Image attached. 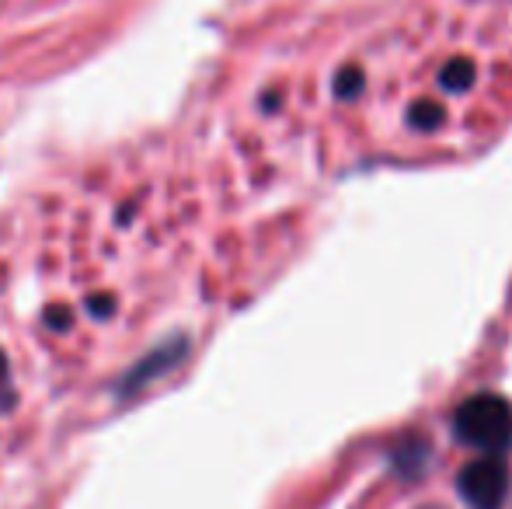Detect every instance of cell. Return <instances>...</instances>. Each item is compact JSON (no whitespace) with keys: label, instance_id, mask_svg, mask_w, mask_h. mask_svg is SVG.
Masks as SVG:
<instances>
[{"label":"cell","instance_id":"cell-1","mask_svg":"<svg viewBox=\"0 0 512 509\" xmlns=\"http://www.w3.org/2000/svg\"><path fill=\"white\" fill-rule=\"evenodd\" d=\"M453 433L467 447L481 450L488 457H499L512 443V408L499 394H474L453 415Z\"/></svg>","mask_w":512,"mask_h":509},{"label":"cell","instance_id":"cell-2","mask_svg":"<svg viewBox=\"0 0 512 509\" xmlns=\"http://www.w3.org/2000/svg\"><path fill=\"white\" fill-rule=\"evenodd\" d=\"M457 489L471 509H502L509 492V468L499 457H481L460 471Z\"/></svg>","mask_w":512,"mask_h":509},{"label":"cell","instance_id":"cell-3","mask_svg":"<svg viewBox=\"0 0 512 509\" xmlns=\"http://www.w3.org/2000/svg\"><path fill=\"white\" fill-rule=\"evenodd\" d=\"M182 353H185V342H171V349H164V353H154L147 363H143V370H136V374H129L126 381H122V391H129V387H140V384H147L150 377H157V370H168L164 363H178L182 360Z\"/></svg>","mask_w":512,"mask_h":509},{"label":"cell","instance_id":"cell-4","mask_svg":"<svg viewBox=\"0 0 512 509\" xmlns=\"http://www.w3.org/2000/svg\"><path fill=\"white\" fill-rule=\"evenodd\" d=\"M439 84L446 91H467L474 84V63L471 60H450L439 74Z\"/></svg>","mask_w":512,"mask_h":509},{"label":"cell","instance_id":"cell-5","mask_svg":"<svg viewBox=\"0 0 512 509\" xmlns=\"http://www.w3.org/2000/svg\"><path fill=\"white\" fill-rule=\"evenodd\" d=\"M443 119H446V112H443V105H436V102H415L408 109V123L415 129H439Z\"/></svg>","mask_w":512,"mask_h":509},{"label":"cell","instance_id":"cell-6","mask_svg":"<svg viewBox=\"0 0 512 509\" xmlns=\"http://www.w3.org/2000/svg\"><path fill=\"white\" fill-rule=\"evenodd\" d=\"M359 88H363V70H359V67H345L342 74H338V81H335L338 98H356Z\"/></svg>","mask_w":512,"mask_h":509},{"label":"cell","instance_id":"cell-7","mask_svg":"<svg viewBox=\"0 0 512 509\" xmlns=\"http://www.w3.org/2000/svg\"><path fill=\"white\" fill-rule=\"evenodd\" d=\"M88 307H95L91 314H95V318H102V314H108V307H112V300H108V297H95Z\"/></svg>","mask_w":512,"mask_h":509},{"label":"cell","instance_id":"cell-8","mask_svg":"<svg viewBox=\"0 0 512 509\" xmlns=\"http://www.w3.org/2000/svg\"><path fill=\"white\" fill-rule=\"evenodd\" d=\"M425 509H436V506H425Z\"/></svg>","mask_w":512,"mask_h":509}]
</instances>
